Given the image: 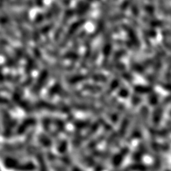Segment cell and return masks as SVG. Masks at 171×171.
Listing matches in <instances>:
<instances>
[{
  "label": "cell",
  "mask_w": 171,
  "mask_h": 171,
  "mask_svg": "<svg viewBox=\"0 0 171 171\" xmlns=\"http://www.w3.org/2000/svg\"><path fill=\"white\" fill-rule=\"evenodd\" d=\"M86 79V77L82 75H75L70 77L67 80V83L69 84H75L77 83H79L83 81H84Z\"/></svg>",
  "instance_id": "cell-11"
},
{
  "label": "cell",
  "mask_w": 171,
  "mask_h": 171,
  "mask_svg": "<svg viewBox=\"0 0 171 171\" xmlns=\"http://www.w3.org/2000/svg\"><path fill=\"white\" fill-rule=\"evenodd\" d=\"M38 104L39 105V106H41L44 108H47V109H49V110H53L56 109V106L54 105H52L50 103H48L44 101H40L38 102Z\"/></svg>",
  "instance_id": "cell-20"
},
{
  "label": "cell",
  "mask_w": 171,
  "mask_h": 171,
  "mask_svg": "<svg viewBox=\"0 0 171 171\" xmlns=\"http://www.w3.org/2000/svg\"><path fill=\"white\" fill-rule=\"evenodd\" d=\"M83 89L90 91L91 92H98L101 91V88L98 86H92L91 84H84L83 87Z\"/></svg>",
  "instance_id": "cell-18"
},
{
  "label": "cell",
  "mask_w": 171,
  "mask_h": 171,
  "mask_svg": "<svg viewBox=\"0 0 171 171\" xmlns=\"http://www.w3.org/2000/svg\"><path fill=\"white\" fill-rule=\"evenodd\" d=\"M61 90H62V88H61L60 84L56 83L50 88V89L48 92V95H49V97H52L55 95H56V94L60 93Z\"/></svg>",
  "instance_id": "cell-15"
},
{
  "label": "cell",
  "mask_w": 171,
  "mask_h": 171,
  "mask_svg": "<svg viewBox=\"0 0 171 171\" xmlns=\"http://www.w3.org/2000/svg\"><path fill=\"white\" fill-rule=\"evenodd\" d=\"M104 167H105V162H103V161H102L101 163L98 164V165L96 167L95 171H102Z\"/></svg>",
  "instance_id": "cell-29"
},
{
  "label": "cell",
  "mask_w": 171,
  "mask_h": 171,
  "mask_svg": "<svg viewBox=\"0 0 171 171\" xmlns=\"http://www.w3.org/2000/svg\"><path fill=\"white\" fill-rule=\"evenodd\" d=\"M33 53L35 55V56L39 60H43V58H42V55H41V53L40 52V51L38 49V48H34L33 49Z\"/></svg>",
  "instance_id": "cell-26"
},
{
  "label": "cell",
  "mask_w": 171,
  "mask_h": 171,
  "mask_svg": "<svg viewBox=\"0 0 171 171\" xmlns=\"http://www.w3.org/2000/svg\"><path fill=\"white\" fill-rule=\"evenodd\" d=\"M162 166V160L160 157L158 155H156L154 157V162L153 165V168L155 171H158Z\"/></svg>",
  "instance_id": "cell-19"
},
{
  "label": "cell",
  "mask_w": 171,
  "mask_h": 171,
  "mask_svg": "<svg viewBox=\"0 0 171 171\" xmlns=\"http://www.w3.org/2000/svg\"><path fill=\"white\" fill-rule=\"evenodd\" d=\"M167 126H168V127H169V131H171V122H168Z\"/></svg>",
  "instance_id": "cell-30"
},
{
  "label": "cell",
  "mask_w": 171,
  "mask_h": 171,
  "mask_svg": "<svg viewBox=\"0 0 171 171\" xmlns=\"http://www.w3.org/2000/svg\"><path fill=\"white\" fill-rule=\"evenodd\" d=\"M150 133L153 136H157L159 137H167L169 133V131L166 129H161L160 130H156L155 129L150 128L149 129Z\"/></svg>",
  "instance_id": "cell-9"
},
{
  "label": "cell",
  "mask_w": 171,
  "mask_h": 171,
  "mask_svg": "<svg viewBox=\"0 0 171 171\" xmlns=\"http://www.w3.org/2000/svg\"><path fill=\"white\" fill-rule=\"evenodd\" d=\"M117 134L116 133H112L110 136L108 137L107 141H106V149L108 150L110 149L113 145H114V143H116L117 141Z\"/></svg>",
  "instance_id": "cell-13"
},
{
  "label": "cell",
  "mask_w": 171,
  "mask_h": 171,
  "mask_svg": "<svg viewBox=\"0 0 171 171\" xmlns=\"http://www.w3.org/2000/svg\"><path fill=\"white\" fill-rule=\"evenodd\" d=\"M63 56V58L69 59L73 61H76L79 58V55H78V53L73 51L67 52V53H65V54L64 56Z\"/></svg>",
  "instance_id": "cell-16"
},
{
  "label": "cell",
  "mask_w": 171,
  "mask_h": 171,
  "mask_svg": "<svg viewBox=\"0 0 171 171\" xmlns=\"http://www.w3.org/2000/svg\"><path fill=\"white\" fill-rule=\"evenodd\" d=\"M53 26H54V25L53 24H48V25L44 26L41 29V33L44 34V35L46 34H48L50 32V31L53 29Z\"/></svg>",
  "instance_id": "cell-23"
},
{
  "label": "cell",
  "mask_w": 171,
  "mask_h": 171,
  "mask_svg": "<svg viewBox=\"0 0 171 171\" xmlns=\"http://www.w3.org/2000/svg\"><path fill=\"white\" fill-rule=\"evenodd\" d=\"M93 155L97 157H99V158L105 160L110 158V155H111V152L108 150H106L104 151H96L93 152Z\"/></svg>",
  "instance_id": "cell-12"
},
{
  "label": "cell",
  "mask_w": 171,
  "mask_h": 171,
  "mask_svg": "<svg viewBox=\"0 0 171 171\" xmlns=\"http://www.w3.org/2000/svg\"><path fill=\"white\" fill-rule=\"evenodd\" d=\"M129 153V148L128 147H124L122 148L118 153H117L112 159V164L114 167H119L123 160L126 157L128 153Z\"/></svg>",
  "instance_id": "cell-3"
},
{
  "label": "cell",
  "mask_w": 171,
  "mask_h": 171,
  "mask_svg": "<svg viewBox=\"0 0 171 171\" xmlns=\"http://www.w3.org/2000/svg\"><path fill=\"white\" fill-rule=\"evenodd\" d=\"M86 20H81L79 21H77L75 23H74L73 24H72V25L70 27L69 29L68 30L67 33L65 35V36L64 37V39L61 41L60 46V47L64 48L67 45V44L68 43V42L70 41V39L72 38V36L74 35V34L77 32V30H78V29H79L85 22H86Z\"/></svg>",
  "instance_id": "cell-1"
},
{
  "label": "cell",
  "mask_w": 171,
  "mask_h": 171,
  "mask_svg": "<svg viewBox=\"0 0 171 171\" xmlns=\"http://www.w3.org/2000/svg\"><path fill=\"white\" fill-rule=\"evenodd\" d=\"M53 16V12L50 9L46 10V11L45 13V17L46 19H47L48 20H51V19H52Z\"/></svg>",
  "instance_id": "cell-27"
},
{
  "label": "cell",
  "mask_w": 171,
  "mask_h": 171,
  "mask_svg": "<svg viewBox=\"0 0 171 171\" xmlns=\"http://www.w3.org/2000/svg\"><path fill=\"white\" fill-rule=\"evenodd\" d=\"M44 20V15L42 13H38V15L36 16L34 22L36 24H39L43 22Z\"/></svg>",
  "instance_id": "cell-25"
},
{
  "label": "cell",
  "mask_w": 171,
  "mask_h": 171,
  "mask_svg": "<svg viewBox=\"0 0 171 171\" xmlns=\"http://www.w3.org/2000/svg\"><path fill=\"white\" fill-rule=\"evenodd\" d=\"M0 104H5L8 106H11V103L8 100L4 97H0Z\"/></svg>",
  "instance_id": "cell-28"
},
{
  "label": "cell",
  "mask_w": 171,
  "mask_h": 171,
  "mask_svg": "<svg viewBox=\"0 0 171 171\" xmlns=\"http://www.w3.org/2000/svg\"><path fill=\"white\" fill-rule=\"evenodd\" d=\"M132 117H133V114L131 112H129L125 116V117L124 118L123 120L122 121V123L120 124V126L119 130V133L117 135V136L120 139H122L125 136L128 131L129 124L131 123V121L132 120Z\"/></svg>",
  "instance_id": "cell-4"
},
{
  "label": "cell",
  "mask_w": 171,
  "mask_h": 171,
  "mask_svg": "<svg viewBox=\"0 0 171 171\" xmlns=\"http://www.w3.org/2000/svg\"><path fill=\"white\" fill-rule=\"evenodd\" d=\"M73 15H74V10H68L65 11L64 17L61 21V27H64L66 25V24L70 20V19L72 18Z\"/></svg>",
  "instance_id": "cell-17"
},
{
  "label": "cell",
  "mask_w": 171,
  "mask_h": 171,
  "mask_svg": "<svg viewBox=\"0 0 171 171\" xmlns=\"http://www.w3.org/2000/svg\"><path fill=\"white\" fill-rule=\"evenodd\" d=\"M49 77V72L48 70H43L39 74L37 82L34 87L32 88V92L34 94H37L43 88L47 83Z\"/></svg>",
  "instance_id": "cell-2"
},
{
  "label": "cell",
  "mask_w": 171,
  "mask_h": 171,
  "mask_svg": "<svg viewBox=\"0 0 171 171\" xmlns=\"http://www.w3.org/2000/svg\"><path fill=\"white\" fill-rule=\"evenodd\" d=\"M151 148L155 151H167L169 150L170 146L169 145L167 144H160L156 142H151L150 144Z\"/></svg>",
  "instance_id": "cell-8"
},
{
  "label": "cell",
  "mask_w": 171,
  "mask_h": 171,
  "mask_svg": "<svg viewBox=\"0 0 171 171\" xmlns=\"http://www.w3.org/2000/svg\"><path fill=\"white\" fill-rule=\"evenodd\" d=\"M52 8L53 10V16L55 17H58L60 15V8L58 7V5L56 3H52Z\"/></svg>",
  "instance_id": "cell-22"
},
{
  "label": "cell",
  "mask_w": 171,
  "mask_h": 171,
  "mask_svg": "<svg viewBox=\"0 0 171 171\" xmlns=\"http://www.w3.org/2000/svg\"><path fill=\"white\" fill-rule=\"evenodd\" d=\"M169 114H170V116H171V111H170V113H169Z\"/></svg>",
  "instance_id": "cell-32"
},
{
  "label": "cell",
  "mask_w": 171,
  "mask_h": 171,
  "mask_svg": "<svg viewBox=\"0 0 171 171\" xmlns=\"http://www.w3.org/2000/svg\"><path fill=\"white\" fill-rule=\"evenodd\" d=\"M143 155H144L140 151H139V150H137L133 153V156H132V158H133V159L134 161H136V162H139V161H140L142 159Z\"/></svg>",
  "instance_id": "cell-21"
},
{
  "label": "cell",
  "mask_w": 171,
  "mask_h": 171,
  "mask_svg": "<svg viewBox=\"0 0 171 171\" xmlns=\"http://www.w3.org/2000/svg\"><path fill=\"white\" fill-rule=\"evenodd\" d=\"M142 126H143V123L141 120L139 116L137 117V120H136V122L134 124V126L133 128L132 133L131 134V136L129 138V140H133V139H138L141 137L142 136Z\"/></svg>",
  "instance_id": "cell-5"
},
{
  "label": "cell",
  "mask_w": 171,
  "mask_h": 171,
  "mask_svg": "<svg viewBox=\"0 0 171 171\" xmlns=\"http://www.w3.org/2000/svg\"><path fill=\"white\" fill-rule=\"evenodd\" d=\"M124 105L122 104H120L119 106H118L117 109L112 114V115L110 117V119H111V121L114 124H116L119 118L120 114H122V111L124 110Z\"/></svg>",
  "instance_id": "cell-10"
},
{
  "label": "cell",
  "mask_w": 171,
  "mask_h": 171,
  "mask_svg": "<svg viewBox=\"0 0 171 171\" xmlns=\"http://www.w3.org/2000/svg\"><path fill=\"white\" fill-rule=\"evenodd\" d=\"M105 133L100 134L99 136H98L96 139H95L94 140H92L88 145V148H93L94 147L97 146V145L98 144L101 143L103 141V139H105Z\"/></svg>",
  "instance_id": "cell-14"
},
{
  "label": "cell",
  "mask_w": 171,
  "mask_h": 171,
  "mask_svg": "<svg viewBox=\"0 0 171 171\" xmlns=\"http://www.w3.org/2000/svg\"><path fill=\"white\" fill-rule=\"evenodd\" d=\"M148 169V167L145 164L137 163L128 165L127 167L120 171H147Z\"/></svg>",
  "instance_id": "cell-6"
},
{
  "label": "cell",
  "mask_w": 171,
  "mask_h": 171,
  "mask_svg": "<svg viewBox=\"0 0 171 171\" xmlns=\"http://www.w3.org/2000/svg\"><path fill=\"white\" fill-rule=\"evenodd\" d=\"M165 171H170V170H165Z\"/></svg>",
  "instance_id": "cell-33"
},
{
  "label": "cell",
  "mask_w": 171,
  "mask_h": 171,
  "mask_svg": "<svg viewBox=\"0 0 171 171\" xmlns=\"http://www.w3.org/2000/svg\"><path fill=\"white\" fill-rule=\"evenodd\" d=\"M163 113H164V108L162 106H159L156 108V109H155V110L153 112V119H152L154 125L157 126L160 124L163 116Z\"/></svg>",
  "instance_id": "cell-7"
},
{
  "label": "cell",
  "mask_w": 171,
  "mask_h": 171,
  "mask_svg": "<svg viewBox=\"0 0 171 171\" xmlns=\"http://www.w3.org/2000/svg\"><path fill=\"white\" fill-rule=\"evenodd\" d=\"M63 28L64 27H62L61 26L58 27L57 29V30L55 31V35H54V39L55 41H58L59 40L60 38L61 37V34H62V31H63Z\"/></svg>",
  "instance_id": "cell-24"
},
{
  "label": "cell",
  "mask_w": 171,
  "mask_h": 171,
  "mask_svg": "<svg viewBox=\"0 0 171 171\" xmlns=\"http://www.w3.org/2000/svg\"><path fill=\"white\" fill-rule=\"evenodd\" d=\"M6 53V52H5V51H3V50H0V55H3V54H5Z\"/></svg>",
  "instance_id": "cell-31"
}]
</instances>
